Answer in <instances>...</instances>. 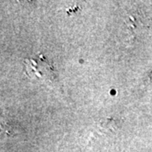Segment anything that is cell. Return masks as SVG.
Listing matches in <instances>:
<instances>
[{
	"label": "cell",
	"instance_id": "cell-1",
	"mask_svg": "<svg viewBox=\"0 0 152 152\" xmlns=\"http://www.w3.org/2000/svg\"><path fill=\"white\" fill-rule=\"evenodd\" d=\"M151 82H152V74L151 75Z\"/></svg>",
	"mask_w": 152,
	"mask_h": 152
}]
</instances>
